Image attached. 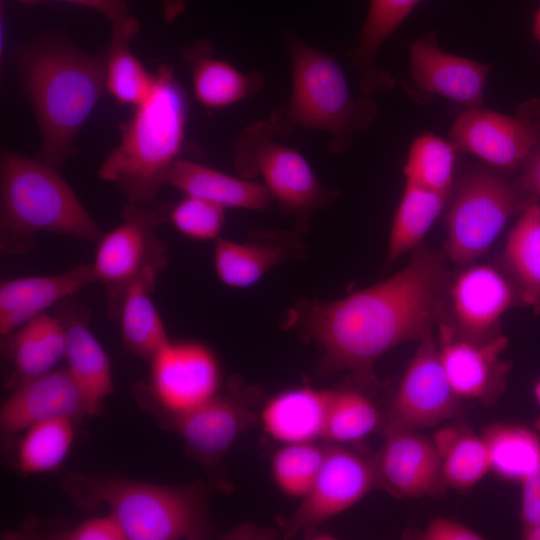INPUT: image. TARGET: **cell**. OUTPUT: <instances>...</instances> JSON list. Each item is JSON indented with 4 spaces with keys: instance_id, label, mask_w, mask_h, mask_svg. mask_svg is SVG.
Returning a JSON list of instances; mask_svg holds the SVG:
<instances>
[{
    "instance_id": "30bf717a",
    "label": "cell",
    "mask_w": 540,
    "mask_h": 540,
    "mask_svg": "<svg viewBox=\"0 0 540 540\" xmlns=\"http://www.w3.org/2000/svg\"><path fill=\"white\" fill-rule=\"evenodd\" d=\"M449 136L458 151L476 156L500 171L518 169L540 140V98H531L514 115L482 107L466 108Z\"/></svg>"
},
{
    "instance_id": "60d3db41",
    "label": "cell",
    "mask_w": 540,
    "mask_h": 540,
    "mask_svg": "<svg viewBox=\"0 0 540 540\" xmlns=\"http://www.w3.org/2000/svg\"><path fill=\"white\" fill-rule=\"evenodd\" d=\"M520 484L522 528L540 525V470Z\"/></svg>"
},
{
    "instance_id": "44dd1931",
    "label": "cell",
    "mask_w": 540,
    "mask_h": 540,
    "mask_svg": "<svg viewBox=\"0 0 540 540\" xmlns=\"http://www.w3.org/2000/svg\"><path fill=\"white\" fill-rule=\"evenodd\" d=\"M96 282L92 263L64 272L3 280L0 284V335L7 337L22 325Z\"/></svg>"
},
{
    "instance_id": "6da1fadb",
    "label": "cell",
    "mask_w": 540,
    "mask_h": 540,
    "mask_svg": "<svg viewBox=\"0 0 540 540\" xmlns=\"http://www.w3.org/2000/svg\"><path fill=\"white\" fill-rule=\"evenodd\" d=\"M444 252L421 243L393 276L332 301L301 299L283 326L315 343L317 370L377 385L374 365L394 347L421 341L444 315L451 274Z\"/></svg>"
},
{
    "instance_id": "836d02e7",
    "label": "cell",
    "mask_w": 540,
    "mask_h": 540,
    "mask_svg": "<svg viewBox=\"0 0 540 540\" xmlns=\"http://www.w3.org/2000/svg\"><path fill=\"white\" fill-rule=\"evenodd\" d=\"M458 149L450 140L426 132L412 142L403 168L405 183L450 196Z\"/></svg>"
},
{
    "instance_id": "5bb4252c",
    "label": "cell",
    "mask_w": 540,
    "mask_h": 540,
    "mask_svg": "<svg viewBox=\"0 0 540 540\" xmlns=\"http://www.w3.org/2000/svg\"><path fill=\"white\" fill-rule=\"evenodd\" d=\"M378 488L373 460L338 444L327 445L322 466L301 503L285 524V536L323 524Z\"/></svg>"
},
{
    "instance_id": "7a4b0ae2",
    "label": "cell",
    "mask_w": 540,
    "mask_h": 540,
    "mask_svg": "<svg viewBox=\"0 0 540 540\" xmlns=\"http://www.w3.org/2000/svg\"><path fill=\"white\" fill-rule=\"evenodd\" d=\"M16 64L40 130L36 158L58 169L75 153L74 139L106 90L102 59L44 39L21 48Z\"/></svg>"
},
{
    "instance_id": "f35d334b",
    "label": "cell",
    "mask_w": 540,
    "mask_h": 540,
    "mask_svg": "<svg viewBox=\"0 0 540 540\" xmlns=\"http://www.w3.org/2000/svg\"><path fill=\"white\" fill-rule=\"evenodd\" d=\"M47 538L53 540H127L121 526L111 513L84 520L69 529L55 531Z\"/></svg>"
},
{
    "instance_id": "5b68a950",
    "label": "cell",
    "mask_w": 540,
    "mask_h": 540,
    "mask_svg": "<svg viewBox=\"0 0 540 540\" xmlns=\"http://www.w3.org/2000/svg\"><path fill=\"white\" fill-rule=\"evenodd\" d=\"M40 233L97 242L103 233L57 168L4 149L0 162V250L31 251Z\"/></svg>"
},
{
    "instance_id": "52a82bcc",
    "label": "cell",
    "mask_w": 540,
    "mask_h": 540,
    "mask_svg": "<svg viewBox=\"0 0 540 540\" xmlns=\"http://www.w3.org/2000/svg\"><path fill=\"white\" fill-rule=\"evenodd\" d=\"M525 199L500 170L490 166L467 168L455 181L447 202L446 256L459 265L482 256L508 220L519 214Z\"/></svg>"
},
{
    "instance_id": "ee69618b",
    "label": "cell",
    "mask_w": 540,
    "mask_h": 540,
    "mask_svg": "<svg viewBox=\"0 0 540 540\" xmlns=\"http://www.w3.org/2000/svg\"><path fill=\"white\" fill-rule=\"evenodd\" d=\"M163 18L166 22H173L180 16L186 7L185 0H161Z\"/></svg>"
},
{
    "instance_id": "9c48e42d",
    "label": "cell",
    "mask_w": 540,
    "mask_h": 540,
    "mask_svg": "<svg viewBox=\"0 0 540 540\" xmlns=\"http://www.w3.org/2000/svg\"><path fill=\"white\" fill-rule=\"evenodd\" d=\"M122 221L97 241L92 263L96 282L106 292L108 314L118 319L127 289L136 282L156 284L168 262V248L156 227L162 215L153 207L125 203Z\"/></svg>"
},
{
    "instance_id": "7c38bea8",
    "label": "cell",
    "mask_w": 540,
    "mask_h": 540,
    "mask_svg": "<svg viewBox=\"0 0 540 540\" xmlns=\"http://www.w3.org/2000/svg\"><path fill=\"white\" fill-rule=\"evenodd\" d=\"M258 395L253 388H235L218 393L186 413L150 411L164 427L179 435L190 456L206 468L214 469L240 435L256 423L254 406Z\"/></svg>"
},
{
    "instance_id": "1f68e13d",
    "label": "cell",
    "mask_w": 540,
    "mask_h": 540,
    "mask_svg": "<svg viewBox=\"0 0 540 540\" xmlns=\"http://www.w3.org/2000/svg\"><path fill=\"white\" fill-rule=\"evenodd\" d=\"M155 286L146 281L131 285L123 297L117 319L124 348L147 361L170 340L151 297Z\"/></svg>"
},
{
    "instance_id": "8d00e7d4",
    "label": "cell",
    "mask_w": 540,
    "mask_h": 540,
    "mask_svg": "<svg viewBox=\"0 0 540 540\" xmlns=\"http://www.w3.org/2000/svg\"><path fill=\"white\" fill-rule=\"evenodd\" d=\"M327 446L315 442L284 444L275 451L271 473L286 496L303 498L311 488L326 456Z\"/></svg>"
},
{
    "instance_id": "4dcf8cb0",
    "label": "cell",
    "mask_w": 540,
    "mask_h": 540,
    "mask_svg": "<svg viewBox=\"0 0 540 540\" xmlns=\"http://www.w3.org/2000/svg\"><path fill=\"white\" fill-rule=\"evenodd\" d=\"M537 430L512 423H492L482 437L490 468L502 479L521 483L540 470V436Z\"/></svg>"
},
{
    "instance_id": "e0dca14e",
    "label": "cell",
    "mask_w": 540,
    "mask_h": 540,
    "mask_svg": "<svg viewBox=\"0 0 540 540\" xmlns=\"http://www.w3.org/2000/svg\"><path fill=\"white\" fill-rule=\"evenodd\" d=\"M373 459L378 488L403 498L435 492L442 483L440 455L433 440L414 430H388Z\"/></svg>"
},
{
    "instance_id": "b9f144b4",
    "label": "cell",
    "mask_w": 540,
    "mask_h": 540,
    "mask_svg": "<svg viewBox=\"0 0 540 540\" xmlns=\"http://www.w3.org/2000/svg\"><path fill=\"white\" fill-rule=\"evenodd\" d=\"M513 181L516 189L524 196H534L540 200V140L530 151Z\"/></svg>"
},
{
    "instance_id": "277c9868",
    "label": "cell",
    "mask_w": 540,
    "mask_h": 540,
    "mask_svg": "<svg viewBox=\"0 0 540 540\" xmlns=\"http://www.w3.org/2000/svg\"><path fill=\"white\" fill-rule=\"evenodd\" d=\"M61 487L87 511L107 506L127 540L204 539L213 532L203 481L161 485L115 475L67 473Z\"/></svg>"
},
{
    "instance_id": "d590c367",
    "label": "cell",
    "mask_w": 540,
    "mask_h": 540,
    "mask_svg": "<svg viewBox=\"0 0 540 540\" xmlns=\"http://www.w3.org/2000/svg\"><path fill=\"white\" fill-rule=\"evenodd\" d=\"M374 403L357 390H332L324 438L332 444L359 441L379 425Z\"/></svg>"
},
{
    "instance_id": "83f0119b",
    "label": "cell",
    "mask_w": 540,
    "mask_h": 540,
    "mask_svg": "<svg viewBox=\"0 0 540 540\" xmlns=\"http://www.w3.org/2000/svg\"><path fill=\"white\" fill-rule=\"evenodd\" d=\"M5 338L20 383L52 371L65 358L67 338L60 317L42 313Z\"/></svg>"
},
{
    "instance_id": "cb8c5ba5",
    "label": "cell",
    "mask_w": 540,
    "mask_h": 540,
    "mask_svg": "<svg viewBox=\"0 0 540 540\" xmlns=\"http://www.w3.org/2000/svg\"><path fill=\"white\" fill-rule=\"evenodd\" d=\"M166 184L185 196L198 197L224 209L264 210L273 201L263 183L183 158L171 166Z\"/></svg>"
},
{
    "instance_id": "bcb514c9",
    "label": "cell",
    "mask_w": 540,
    "mask_h": 540,
    "mask_svg": "<svg viewBox=\"0 0 540 540\" xmlns=\"http://www.w3.org/2000/svg\"><path fill=\"white\" fill-rule=\"evenodd\" d=\"M532 33L534 38L540 43V6L534 13L532 22Z\"/></svg>"
},
{
    "instance_id": "9a60e30c",
    "label": "cell",
    "mask_w": 540,
    "mask_h": 540,
    "mask_svg": "<svg viewBox=\"0 0 540 540\" xmlns=\"http://www.w3.org/2000/svg\"><path fill=\"white\" fill-rule=\"evenodd\" d=\"M520 305L516 290L502 269L474 264L451 278L445 320L465 340L482 343L500 333L502 316Z\"/></svg>"
},
{
    "instance_id": "ba28073f",
    "label": "cell",
    "mask_w": 540,
    "mask_h": 540,
    "mask_svg": "<svg viewBox=\"0 0 540 540\" xmlns=\"http://www.w3.org/2000/svg\"><path fill=\"white\" fill-rule=\"evenodd\" d=\"M277 135L268 119L247 126L236 140L234 167L245 178L259 175L279 209L293 216L303 233L310 216L335 194L319 181L300 152L275 140Z\"/></svg>"
},
{
    "instance_id": "603a6c76",
    "label": "cell",
    "mask_w": 540,
    "mask_h": 540,
    "mask_svg": "<svg viewBox=\"0 0 540 540\" xmlns=\"http://www.w3.org/2000/svg\"><path fill=\"white\" fill-rule=\"evenodd\" d=\"M332 390L294 387L271 397L260 412L264 431L283 444L324 438Z\"/></svg>"
},
{
    "instance_id": "4316f807",
    "label": "cell",
    "mask_w": 540,
    "mask_h": 540,
    "mask_svg": "<svg viewBox=\"0 0 540 540\" xmlns=\"http://www.w3.org/2000/svg\"><path fill=\"white\" fill-rule=\"evenodd\" d=\"M421 0H370L358 45L347 53L359 71L361 94L372 96L390 91L396 80L376 64L384 42L409 16Z\"/></svg>"
},
{
    "instance_id": "d4e9b609",
    "label": "cell",
    "mask_w": 540,
    "mask_h": 540,
    "mask_svg": "<svg viewBox=\"0 0 540 540\" xmlns=\"http://www.w3.org/2000/svg\"><path fill=\"white\" fill-rule=\"evenodd\" d=\"M191 70L196 99L208 109H222L253 96L262 86L259 73H243L227 61L214 56L206 40L182 51Z\"/></svg>"
},
{
    "instance_id": "f6af8a7d",
    "label": "cell",
    "mask_w": 540,
    "mask_h": 540,
    "mask_svg": "<svg viewBox=\"0 0 540 540\" xmlns=\"http://www.w3.org/2000/svg\"><path fill=\"white\" fill-rule=\"evenodd\" d=\"M521 534L527 540H540V525L522 528Z\"/></svg>"
},
{
    "instance_id": "d6a6232c",
    "label": "cell",
    "mask_w": 540,
    "mask_h": 540,
    "mask_svg": "<svg viewBox=\"0 0 540 540\" xmlns=\"http://www.w3.org/2000/svg\"><path fill=\"white\" fill-rule=\"evenodd\" d=\"M449 197L405 183L389 233L387 265L422 243Z\"/></svg>"
},
{
    "instance_id": "484cf974",
    "label": "cell",
    "mask_w": 540,
    "mask_h": 540,
    "mask_svg": "<svg viewBox=\"0 0 540 540\" xmlns=\"http://www.w3.org/2000/svg\"><path fill=\"white\" fill-rule=\"evenodd\" d=\"M501 269L514 286L520 305L540 315V201L526 196L508 233Z\"/></svg>"
},
{
    "instance_id": "74e56055",
    "label": "cell",
    "mask_w": 540,
    "mask_h": 540,
    "mask_svg": "<svg viewBox=\"0 0 540 540\" xmlns=\"http://www.w3.org/2000/svg\"><path fill=\"white\" fill-rule=\"evenodd\" d=\"M224 210L210 201L185 196L172 207L169 218L173 227L189 239L217 240L225 223Z\"/></svg>"
},
{
    "instance_id": "8fae6325",
    "label": "cell",
    "mask_w": 540,
    "mask_h": 540,
    "mask_svg": "<svg viewBox=\"0 0 540 540\" xmlns=\"http://www.w3.org/2000/svg\"><path fill=\"white\" fill-rule=\"evenodd\" d=\"M149 397L144 407L168 414L192 411L220 390L221 367L214 352L197 341L169 340L151 358Z\"/></svg>"
},
{
    "instance_id": "7bdbcfd3",
    "label": "cell",
    "mask_w": 540,
    "mask_h": 540,
    "mask_svg": "<svg viewBox=\"0 0 540 540\" xmlns=\"http://www.w3.org/2000/svg\"><path fill=\"white\" fill-rule=\"evenodd\" d=\"M21 3L33 4L45 0H18ZM75 5L91 8L101 13L111 23L128 16V0H60Z\"/></svg>"
},
{
    "instance_id": "2e32d148",
    "label": "cell",
    "mask_w": 540,
    "mask_h": 540,
    "mask_svg": "<svg viewBox=\"0 0 540 540\" xmlns=\"http://www.w3.org/2000/svg\"><path fill=\"white\" fill-rule=\"evenodd\" d=\"M437 341L441 364L456 395L485 405L502 394L511 363L502 359L508 346L505 335L474 343L458 337L443 319Z\"/></svg>"
},
{
    "instance_id": "ab89813d",
    "label": "cell",
    "mask_w": 540,
    "mask_h": 540,
    "mask_svg": "<svg viewBox=\"0 0 540 540\" xmlns=\"http://www.w3.org/2000/svg\"><path fill=\"white\" fill-rule=\"evenodd\" d=\"M423 540H481L482 535L469 526L449 518H436L421 532Z\"/></svg>"
},
{
    "instance_id": "8992f818",
    "label": "cell",
    "mask_w": 540,
    "mask_h": 540,
    "mask_svg": "<svg viewBox=\"0 0 540 540\" xmlns=\"http://www.w3.org/2000/svg\"><path fill=\"white\" fill-rule=\"evenodd\" d=\"M291 64V93L284 107L268 118L278 135L297 128L328 135V149L341 153L372 126L378 110L370 96L354 97L342 67L329 53L291 30L282 35Z\"/></svg>"
},
{
    "instance_id": "d6986e66",
    "label": "cell",
    "mask_w": 540,
    "mask_h": 540,
    "mask_svg": "<svg viewBox=\"0 0 540 540\" xmlns=\"http://www.w3.org/2000/svg\"><path fill=\"white\" fill-rule=\"evenodd\" d=\"M302 232L253 231L244 242L218 238L214 247V268L225 285L246 288L257 283L275 267L306 254Z\"/></svg>"
},
{
    "instance_id": "f546056e",
    "label": "cell",
    "mask_w": 540,
    "mask_h": 540,
    "mask_svg": "<svg viewBox=\"0 0 540 540\" xmlns=\"http://www.w3.org/2000/svg\"><path fill=\"white\" fill-rule=\"evenodd\" d=\"M441 460L443 485L466 490L476 485L490 470L488 449L482 435L465 425H446L433 436Z\"/></svg>"
},
{
    "instance_id": "7dc6e473",
    "label": "cell",
    "mask_w": 540,
    "mask_h": 540,
    "mask_svg": "<svg viewBox=\"0 0 540 540\" xmlns=\"http://www.w3.org/2000/svg\"><path fill=\"white\" fill-rule=\"evenodd\" d=\"M534 397H535V400H536V403L540 409V377L539 379L536 381L535 385H534ZM535 428L538 432H540V413H539V416L538 418L536 419L535 421Z\"/></svg>"
},
{
    "instance_id": "e575fe53",
    "label": "cell",
    "mask_w": 540,
    "mask_h": 540,
    "mask_svg": "<svg viewBox=\"0 0 540 540\" xmlns=\"http://www.w3.org/2000/svg\"><path fill=\"white\" fill-rule=\"evenodd\" d=\"M75 435L74 419L57 418L25 430L17 451V467L24 475L57 470L67 457Z\"/></svg>"
},
{
    "instance_id": "ac0fdd59",
    "label": "cell",
    "mask_w": 540,
    "mask_h": 540,
    "mask_svg": "<svg viewBox=\"0 0 540 540\" xmlns=\"http://www.w3.org/2000/svg\"><path fill=\"white\" fill-rule=\"evenodd\" d=\"M409 58L411 76L420 91L466 108L481 107L489 65L445 52L435 32L411 43Z\"/></svg>"
},
{
    "instance_id": "7402d4cb",
    "label": "cell",
    "mask_w": 540,
    "mask_h": 540,
    "mask_svg": "<svg viewBox=\"0 0 540 540\" xmlns=\"http://www.w3.org/2000/svg\"><path fill=\"white\" fill-rule=\"evenodd\" d=\"M59 317L66 330V368L82 394L87 416L98 415L103 401L114 392L109 356L89 329L83 307L66 305Z\"/></svg>"
},
{
    "instance_id": "4fadbf2b",
    "label": "cell",
    "mask_w": 540,
    "mask_h": 540,
    "mask_svg": "<svg viewBox=\"0 0 540 540\" xmlns=\"http://www.w3.org/2000/svg\"><path fill=\"white\" fill-rule=\"evenodd\" d=\"M460 398L451 387L432 333L421 341L389 405L384 431L414 430L440 424L458 414Z\"/></svg>"
},
{
    "instance_id": "ffe728a7",
    "label": "cell",
    "mask_w": 540,
    "mask_h": 540,
    "mask_svg": "<svg viewBox=\"0 0 540 540\" xmlns=\"http://www.w3.org/2000/svg\"><path fill=\"white\" fill-rule=\"evenodd\" d=\"M87 416L82 394L67 368L23 381L0 409V429L15 435L57 418Z\"/></svg>"
},
{
    "instance_id": "f1b7e54d",
    "label": "cell",
    "mask_w": 540,
    "mask_h": 540,
    "mask_svg": "<svg viewBox=\"0 0 540 540\" xmlns=\"http://www.w3.org/2000/svg\"><path fill=\"white\" fill-rule=\"evenodd\" d=\"M140 28L128 15L112 23V35L102 59L106 90L120 104L137 106L150 93L154 73L148 72L130 48Z\"/></svg>"
},
{
    "instance_id": "3957f363",
    "label": "cell",
    "mask_w": 540,
    "mask_h": 540,
    "mask_svg": "<svg viewBox=\"0 0 540 540\" xmlns=\"http://www.w3.org/2000/svg\"><path fill=\"white\" fill-rule=\"evenodd\" d=\"M188 104L173 67L160 66L148 96L120 127L117 146L102 162L98 176L117 187L127 203L150 208L168 172L180 158Z\"/></svg>"
}]
</instances>
